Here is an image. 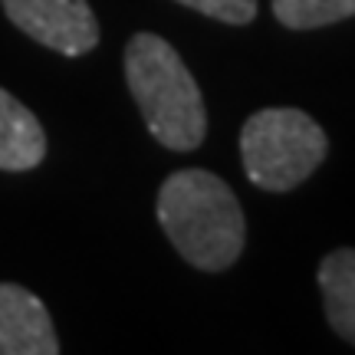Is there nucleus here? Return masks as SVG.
I'll return each instance as SVG.
<instances>
[{
	"label": "nucleus",
	"mask_w": 355,
	"mask_h": 355,
	"mask_svg": "<svg viewBox=\"0 0 355 355\" xmlns=\"http://www.w3.org/2000/svg\"><path fill=\"white\" fill-rule=\"evenodd\" d=\"M158 224L178 254L207 273L237 263L247 237L237 194L204 168H184L165 178L158 191Z\"/></svg>",
	"instance_id": "1"
},
{
	"label": "nucleus",
	"mask_w": 355,
	"mask_h": 355,
	"mask_svg": "<svg viewBox=\"0 0 355 355\" xmlns=\"http://www.w3.org/2000/svg\"><path fill=\"white\" fill-rule=\"evenodd\" d=\"M125 83L145 125L171 152H191L207 135L201 89L178 50L158 33H135L125 46Z\"/></svg>",
	"instance_id": "2"
},
{
	"label": "nucleus",
	"mask_w": 355,
	"mask_h": 355,
	"mask_svg": "<svg viewBox=\"0 0 355 355\" xmlns=\"http://www.w3.org/2000/svg\"><path fill=\"white\" fill-rule=\"evenodd\" d=\"M329 152L326 132L300 109H263L243 122L241 158L250 184L293 191L313 175Z\"/></svg>",
	"instance_id": "3"
},
{
	"label": "nucleus",
	"mask_w": 355,
	"mask_h": 355,
	"mask_svg": "<svg viewBox=\"0 0 355 355\" xmlns=\"http://www.w3.org/2000/svg\"><path fill=\"white\" fill-rule=\"evenodd\" d=\"M26 37L63 56H83L99 43V20L86 0H0Z\"/></svg>",
	"instance_id": "4"
},
{
	"label": "nucleus",
	"mask_w": 355,
	"mask_h": 355,
	"mask_svg": "<svg viewBox=\"0 0 355 355\" xmlns=\"http://www.w3.org/2000/svg\"><path fill=\"white\" fill-rule=\"evenodd\" d=\"M60 339L40 296L0 283V355H56Z\"/></svg>",
	"instance_id": "5"
},
{
	"label": "nucleus",
	"mask_w": 355,
	"mask_h": 355,
	"mask_svg": "<svg viewBox=\"0 0 355 355\" xmlns=\"http://www.w3.org/2000/svg\"><path fill=\"white\" fill-rule=\"evenodd\" d=\"M46 155L40 119L7 89H0V171H30Z\"/></svg>",
	"instance_id": "6"
},
{
	"label": "nucleus",
	"mask_w": 355,
	"mask_h": 355,
	"mask_svg": "<svg viewBox=\"0 0 355 355\" xmlns=\"http://www.w3.org/2000/svg\"><path fill=\"white\" fill-rule=\"evenodd\" d=\"M319 290L329 326L355 345V250L343 247L319 263Z\"/></svg>",
	"instance_id": "7"
},
{
	"label": "nucleus",
	"mask_w": 355,
	"mask_h": 355,
	"mask_svg": "<svg viewBox=\"0 0 355 355\" xmlns=\"http://www.w3.org/2000/svg\"><path fill=\"white\" fill-rule=\"evenodd\" d=\"M273 13L290 30H316L355 17V0H273Z\"/></svg>",
	"instance_id": "8"
},
{
	"label": "nucleus",
	"mask_w": 355,
	"mask_h": 355,
	"mask_svg": "<svg viewBox=\"0 0 355 355\" xmlns=\"http://www.w3.org/2000/svg\"><path fill=\"white\" fill-rule=\"evenodd\" d=\"M191 10L204 13V17H214V20H224V24H250L257 17V0H178Z\"/></svg>",
	"instance_id": "9"
}]
</instances>
